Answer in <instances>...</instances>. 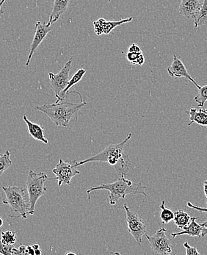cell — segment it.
Wrapping results in <instances>:
<instances>
[{
	"label": "cell",
	"mask_w": 207,
	"mask_h": 255,
	"mask_svg": "<svg viewBox=\"0 0 207 255\" xmlns=\"http://www.w3.org/2000/svg\"><path fill=\"white\" fill-rule=\"evenodd\" d=\"M132 136V133L128 134L126 138L120 143L109 144L97 155L90 157L86 160L74 161L75 165L78 167L91 162H104L113 166L116 172L120 175L126 176L129 171L131 162L129 155L124 150V146L130 140Z\"/></svg>",
	"instance_id": "1"
},
{
	"label": "cell",
	"mask_w": 207,
	"mask_h": 255,
	"mask_svg": "<svg viewBox=\"0 0 207 255\" xmlns=\"http://www.w3.org/2000/svg\"><path fill=\"white\" fill-rule=\"evenodd\" d=\"M146 187L142 185L141 182L135 183L132 180L125 178V176H121L120 178L112 183L102 184L99 186L93 187L87 190L86 193H90L99 190H105L109 192V204L115 205L120 199H125L127 195H136L141 194L145 197L147 196L145 190Z\"/></svg>",
	"instance_id": "2"
},
{
	"label": "cell",
	"mask_w": 207,
	"mask_h": 255,
	"mask_svg": "<svg viewBox=\"0 0 207 255\" xmlns=\"http://www.w3.org/2000/svg\"><path fill=\"white\" fill-rule=\"evenodd\" d=\"M87 103L83 101L80 104L62 101L53 104L38 105L35 106V110L46 114L56 126L67 128L72 117H77L79 111Z\"/></svg>",
	"instance_id": "3"
},
{
	"label": "cell",
	"mask_w": 207,
	"mask_h": 255,
	"mask_svg": "<svg viewBox=\"0 0 207 255\" xmlns=\"http://www.w3.org/2000/svg\"><path fill=\"white\" fill-rule=\"evenodd\" d=\"M1 189L5 195L4 199H2L3 204L8 205L13 213L19 214V216L14 217L15 219L21 217L27 219L30 208L29 198L27 199L26 194L27 189L18 186H2Z\"/></svg>",
	"instance_id": "4"
},
{
	"label": "cell",
	"mask_w": 207,
	"mask_h": 255,
	"mask_svg": "<svg viewBox=\"0 0 207 255\" xmlns=\"http://www.w3.org/2000/svg\"><path fill=\"white\" fill-rule=\"evenodd\" d=\"M50 180H55V178H49L45 172L35 173L32 170L29 171L26 182L30 203L28 215L35 214V206L38 199L47 191V188L45 187V182Z\"/></svg>",
	"instance_id": "5"
},
{
	"label": "cell",
	"mask_w": 207,
	"mask_h": 255,
	"mask_svg": "<svg viewBox=\"0 0 207 255\" xmlns=\"http://www.w3.org/2000/svg\"><path fill=\"white\" fill-rule=\"evenodd\" d=\"M123 209L126 212L128 232L132 235L137 244L141 246L143 243L142 238L146 233V224L140 216L129 208L126 204L123 205Z\"/></svg>",
	"instance_id": "6"
},
{
	"label": "cell",
	"mask_w": 207,
	"mask_h": 255,
	"mask_svg": "<svg viewBox=\"0 0 207 255\" xmlns=\"http://www.w3.org/2000/svg\"><path fill=\"white\" fill-rule=\"evenodd\" d=\"M73 57L65 63L61 70L58 74L49 73V78L50 80V88L55 92L57 100L60 97L62 91L66 89L69 83V74L72 68Z\"/></svg>",
	"instance_id": "7"
},
{
	"label": "cell",
	"mask_w": 207,
	"mask_h": 255,
	"mask_svg": "<svg viewBox=\"0 0 207 255\" xmlns=\"http://www.w3.org/2000/svg\"><path fill=\"white\" fill-rule=\"evenodd\" d=\"M77 168L75 162H65L60 159L59 163L52 170L55 175V180H58V186L70 185L72 178L80 174V171Z\"/></svg>",
	"instance_id": "8"
},
{
	"label": "cell",
	"mask_w": 207,
	"mask_h": 255,
	"mask_svg": "<svg viewBox=\"0 0 207 255\" xmlns=\"http://www.w3.org/2000/svg\"><path fill=\"white\" fill-rule=\"evenodd\" d=\"M166 232L165 228H161L154 236H146L150 247L156 254L169 255L172 253V241L167 237Z\"/></svg>",
	"instance_id": "9"
},
{
	"label": "cell",
	"mask_w": 207,
	"mask_h": 255,
	"mask_svg": "<svg viewBox=\"0 0 207 255\" xmlns=\"http://www.w3.org/2000/svg\"><path fill=\"white\" fill-rule=\"evenodd\" d=\"M51 30H52V27H51L50 24L48 23L46 24L41 21H37L35 24V35H34L33 39H32V44L30 45V53H29L28 58L26 62V66H28L30 65L32 55H34L38 46L42 43Z\"/></svg>",
	"instance_id": "10"
},
{
	"label": "cell",
	"mask_w": 207,
	"mask_h": 255,
	"mask_svg": "<svg viewBox=\"0 0 207 255\" xmlns=\"http://www.w3.org/2000/svg\"><path fill=\"white\" fill-rule=\"evenodd\" d=\"M133 19V17H129L127 18H123V19L118 20V21H106L103 18H99L93 22L94 24V31L97 35H101L103 34L108 35L111 33L112 30L121 24L125 23L130 22Z\"/></svg>",
	"instance_id": "11"
},
{
	"label": "cell",
	"mask_w": 207,
	"mask_h": 255,
	"mask_svg": "<svg viewBox=\"0 0 207 255\" xmlns=\"http://www.w3.org/2000/svg\"><path fill=\"white\" fill-rule=\"evenodd\" d=\"M167 72L171 77H177V78L185 77V78L188 79L190 81L192 82L198 89L201 88L200 85L198 84L195 81L194 79L188 73L183 62L178 58L175 53H174V59H173L172 63H171V66L167 68Z\"/></svg>",
	"instance_id": "12"
},
{
	"label": "cell",
	"mask_w": 207,
	"mask_h": 255,
	"mask_svg": "<svg viewBox=\"0 0 207 255\" xmlns=\"http://www.w3.org/2000/svg\"><path fill=\"white\" fill-rule=\"evenodd\" d=\"M203 2L204 0H182L179 4V14L188 18L195 19Z\"/></svg>",
	"instance_id": "13"
},
{
	"label": "cell",
	"mask_w": 207,
	"mask_h": 255,
	"mask_svg": "<svg viewBox=\"0 0 207 255\" xmlns=\"http://www.w3.org/2000/svg\"><path fill=\"white\" fill-rule=\"evenodd\" d=\"M23 120L27 124L28 132L31 137H33L35 140L43 142L45 144H47L49 143L47 139L45 137L44 128H42L41 125H38V124L31 122L27 119V116L24 115L23 117Z\"/></svg>",
	"instance_id": "14"
},
{
	"label": "cell",
	"mask_w": 207,
	"mask_h": 255,
	"mask_svg": "<svg viewBox=\"0 0 207 255\" xmlns=\"http://www.w3.org/2000/svg\"><path fill=\"white\" fill-rule=\"evenodd\" d=\"M70 1L71 0H55L54 1L52 11L49 16L48 24L52 26V24L59 19L62 15L64 14L65 12L67 10Z\"/></svg>",
	"instance_id": "15"
},
{
	"label": "cell",
	"mask_w": 207,
	"mask_h": 255,
	"mask_svg": "<svg viewBox=\"0 0 207 255\" xmlns=\"http://www.w3.org/2000/svg\"><path fill=\"white\" fill-rule=\"evenodd\" d=\"M197 217H191V221L189 225L183 229V231L178 232V233H171L172 238H176L177 236H182V235H188L191 237L202 238V226L196 222Z\"/></svg>",
	"instance_id": "16"
},
{
	"label": "cell",
	"mask_w": 207,
	"mask_h": 255,
	"mask_svg": "<svg viewBox=\"0 0 207 255\" xmlns=\"http://www.w3.org/2000/svg\"><path fill=\"white\" fill-rule=\"evenodd\" d=\"M187 114L190 115L188 126H191L193 123H197L207 128V109L196 110L192 108L190 111H187Z\"/></svg>",
	"instance_id": "17"
},
{
	"label": "cell",
	"mask_w": 207,
	"mask_h": 255,
	"mask_svg": "<svg viewBox=\"0 0 207 255\" xmlns=\"http://www.w3.org/2000/svg\"><path fill=\"white\" fill-rule=\"evenodd\" d=\"M86 69H79V70L77 71L73 76H72V78L69 80L66 89L62 91L59 98L57 100V101L55 102V103H59V102L64 101L66 97H68V94H69V90H70L74 86H75L76 84H77V83H80V82L81 81L82 79H83V77H84L85 75H86Z\"/></svg>",
	"instance_id": "18"
},
{
	"label": "cell",
	"mask_w": 207,
	"mask_h": 255,
	"mask_svg": "<svg viewBox=\"0 0 207 255\" xmlns=\"http://www.w3.org/2000/svg\"><path fill=\"white\" fill-rule=\"evenodd\" d=\"M191 221L190 215L183 210H177L174 213V222L178 228L183 230L185 227L189 225Z\"/></svg>",
	"instance_id": "19"
},
{
	"label": "cell",
	"mask_w": 207,
	"mask_h": 255,
	"mask_svg": "<svg viewBox=\"0 0 207 255\" xmlns=\"http://www.w3.org/2000/svg\"><path fill=\"white\" fill-rule=\"evenodd\" d=\"M195 27L197 28L207 24V0H204L203 4L194 19Z\"/></svg>",
	"instance_id": "20"
},
{
	"label": "cell",
	"mask_w": 207,
	"mask_h": 255,
	"mask_svg": "<svg viewBox=\"0 0 207 255\" xmlns=\"http://www.w3.org/2000/svg\"><path fill=\"white\" fill-rule=\"evenodd\" d=\"M161 213H160V218H161L162 222L165 225H168L170 222L174 221V213L170 208L165 207V201L162 202L160 206Z\"/></svg>",
	"instance_id": "21"
},
{
	"label": "cell",
	"mask_w": 207,
	"mask_h": 255,
	"mask_svg": "<svg viewBox=\"0 0 207 255\" xmlns=\"http://www.w3.org/2000/svg\"><path fill=\"white\" fill-rule=\"evenodd\" d=\"M10 157V153L9 151H6L4 154L0 153V176L2 175L3 173L11 165L12 160Z\"/></svg>",
	"instance_id": "22"
},
{
	"label": "cell",
	"mask_w": 207,
	"mask_h": 255,
	"mask_svg": "<svg viewBox=\"0 0 207 255\" xmlns=\"http://www.w3.org/2000/svg\"><path fill=\"white\" fill-rule=\"evenodd\" d=\"M126 59L129 60L131 64L133 65H140V66H142L145 63V57L143 55V52H129L126 54Z\"/></svg>",
	"instance_id": "23"
},
{
	"label": "cell",
	"mask_w": 207,
	"mask_h": 255,
	"mask_svg": "<svg viewBox=\"0 0 207 255\" xmlns=\"http://www.w3.org/2000/svg\"><path fill=\"white\" fill-rule=\"evenodd\" d=\"M16 232H11L10 230L1 232L0 241L7 245H14L16 242Z\"/></svg>",
	"instance_id": "24"
},
{
	"label": "cell",
	"mask_w": 207,
	"mask_h": 255,
	"mask_svg": "<svg viewBox=\"0 0 207 255\" xmlns=\"http://www.w3.org/2000/svg\"><path fill=\"white\" fill-rule=\"evenodd\" d=\"M194 100L200 108L205 105L207 102V85L201 86L200 89H199V93L195 97Z\"/></svg>",
	"instance_id": "25"
},
{
	"label": "cell",
	"mask_w": 207,
	"mask_h": 255,
	"mask_svg": "<svg viewBox=\"0 0 207 255\" xmlns=\"http://www.w3.org/2000/svg\"><path fill=\"white\" fill-rule=\"evenodd\" d=\"M13 248H14L13 245H7V244H3L0 241V254L4 255H13Z\"/></svg>",
	"instance_id": "26"
},
{
	"label": "cell",
	"mask_w": 207,
	"mask_h": 255,
	"mask_svg": "<svg viewBox=\"0 0 207 255\" xmlns=\"http://www.w3.org/2000/svg\"><path fill=\"white\" fill-rule=\"evenodd\" d=\"M184 247L186 249V255H200V253L198 251L196 247H193L190 246L189 243L185 242L184 244Z\"/></svg>",
	"instance_id": "27"
},
{
	"label": "cell",
	"mask_w": 207,
	"mask_h": 255,
	"mask_svg": "<svg viewBox=\"0 0 207 255\" xmlns=\"http://www.w3.org/2000/svg\"><path fill=\"white\" fill-rule=\"evenodd\" d=\"M188 206L190 207V208H193V209L198 210V211L206 212V213H207V208H201V207L196 206V205H193V204H192V202H188Z\"/></svg>",
	"instance_id": "28"
},
{
	"label": "cell",
	"mask_w": 207,
	"mask_h": 255,
	"mask_svg": "<svg viewBox=\"0 0 207 255\" xmlns=\"http://www.w3.org/2000/svg\"><path fill=\"white\" fill-rule=\"evenodd\" d=\"M129 52H141L142 50L140 46H137V44H132L129 48Z\"/></svg>",
	"instance_id": "29"
},
{
	"label": "cell",
	"mask_w": 207,
	"mask_h": 255,
	"mask_svg": "<svg viewBox=\"0 0 207 255\" xmlns=\"http://www.w3.org/2000/svg\"><path fill=\"white\" fill-rule=\"evenodd\" d=\"M18 255H27V247L25 245H21L18 249Z\"/></svg>",
	"instance_id": "30"
},
{
	"label": "cell",
	"mask_w": 207,
	"mask_h": 255,
	"mask_svg": "<svg viewBox=\"0 0 207 255\" xmlns=\"http://www.w3.org/2000/svg\"><path fill=\"white\" fill-rule=\"evenodd\" d=\"M201 225L203 227V229H202V238H204L207 236V220L206 222L201 224Z\"/></svg>",
	"instance_id": "31"
},
{
	"label": "cell",
	"mask_w": 207,
	"mask_h": 255,
	"mask_svg": "<svg viewBox=\"0 0 207 255\" xmlns=\"http://www.w3.org/2000/svg\"><path fill=\"white\" fill-rule=\"evenodd\" d=\"M27 255H35V250H34L32 246H27Z\"/></svg>",
	"instance_id": "32"
},
{
	"label": "cell",
	"mask_w": 207,
	"mask_h": 255,
	"mask_svg": "<svg viewBox=\"0 0 207 255\" xmlns=\"http://www.w3.org/2000/svg\"><path fill=\"white\" fill-rule=\"evenodd\" d=\"M5 1L6 0H1V1H0V17H1V15L4 13V11H3V4H4V1Z\"/></svg>",
	"instance_id": "33"
},
{
	"label": "cell",
	"mask_w": 207,
	"mask_h": 255,
	"mask_svg": "<svg viewBox=\"0 0 207 255\" xmlns=\"http://www.w3.org/2000/svg\"><path fill=\"white\" fill-rule=\"evenodd\" d=\"M204 191H205V196L207 198V179L204 183Z\"/></svg>",
	"instance_id": "34"
},
{
	"label": "cell",
	"mask_w": 207,
	"mask_h": 255,
	"mask_svg": "<svg viewBox=\"0 0 207 255\" xmlns=\"http://www.w3.org/2000/svg\"><path fill=\"white\" fill-rule=\"evenodd\" d=\"M42 254V252H41V249H37V250H35V255H41Z\"/></svg>",
	"instance_id": "35"
},
{
	"label": "cell",
	"mask_w": 207,
	"mask_h": 255,
	"mask_svg": "<svg viewBox=\"0 0 207 255\" xmlns=\"http://www.w3.org/2000/svg\"><path fill=\"white\" fill-rule=\"evenodd\" d=\"M32 247H33L34 250H37V249L40 248L39 244H35L34 245H32Z\"/></svg>",
	"instance_id": "36"
},
{
	"label": "cell",
	"mask_w": 207,
	"mask_h": 255,
	"mask_svg": "<svg viewBox=\"0 0 207 255\" xmlns=\"http://www.w3.org/2000/svg\"><path fill=\"white\" fill-rule=\"evenodd\" d=\"M3 225H4V220L0 218V227H2Z\"/></svg>",
	"instance_id": "37"
},
{
	"label": "cell",
	"mask_w": 207,
	"mask_h": 255,
	"mask_svg": "<svg viewBox=\"0 0 207 255\" xmlns=\"http://www.w3.org/2000/svg\"><path fill=\"white\" fill-rule=\"evenodd\" d=\"M66 255H76V253H66Z\"/></svg>",
	"instance_id": "38"
},
{
	"label": "cell",
	"mask_w": 207,
	"mask_h": 255,
	"mask_svg": "<svg viewBox=\"0 0 207 255\" xmlns=\"http://www.w3.org/2000/svg\"><path fill=\"white\" fill-rule=\"evenodd\" d=\"M107 1H109H109H111V0H107Z\"/></svg>",
	"instance_id": "39"
}]
</instances>
